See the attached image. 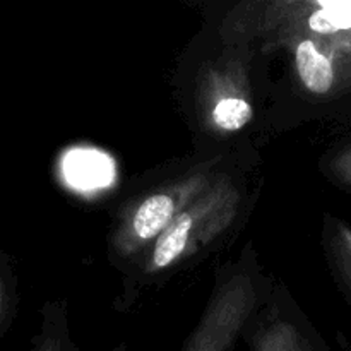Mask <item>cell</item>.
I'll list each match as a JSON object with an SVG mask.
<instances>
[{"instance_id":"cell-1","label":"cell","mask_w":351,"mask_h":351,"mask_svg":"<svg viewBox=\"0 0 351 351\" xmlns=\"http://www.w3.org/2000/svg\"><path fill=\"white\" fill-rule=\"evenodd\" d=\"M245 40L291 55L302 88L317 98L351 91V0H273L235 19Z\"/></svg>"},{"instance_id":"cell-2","label":"cell","mask_w":351,"mask_h":351,"mask_svg":"<svg viewBox=\"0 0 351 351\" xmlns=\"http://www.w3.org/2000/svg\"><path fill=\"white\" fill-rule=\"evenodd\" d=\"M242 194L226 175L216 180L168 226L144 257V273L158 274L215 242L235 221Z\"/></svg>"},{"instance_id":"cell-3","label":"cell","mask_w":351,"mask_h":351,"mask_svg":"<svg viewBox=\"0 0 351 351\" xmlns=\"http://www.w3.org/2000/svg\"><path fill=\"white\" fill-rule=\"evenodd\" d=\"M208 167L168 182L130 206L113 230V250L122 259L147 252L168 226L216 180Z\"/></svg>"},{"instance_id":"cell-4","label":"cell","mask_w":351,"mask_h":351,"mask_svg":"<svg viewBox=\"0 0 351 351\" xmlns=\"http://www.w3.org/2000/svg\"><path fill=\"white\" fill-rule=\"evenodd\" d=\"M197 105L202 125L219 136L240 132L254 119L249 65L240 57H223L201 72Z\"/></svg>"},{"instance_id":"cell-5","label":"cell","mask_w":351,"mask_h":351,"mask_svg":"<svg viewBox=\"0 0 351 351\" xmlns=\"http://www.w3.org/2000/svg\"><path fill=\"white\" fill-rule=\"evenodd\" d=\"M249 341L252 351H328L300 326L280 315L261 322Z\"/></svg>"},{"instance_id":"cell-6","label":"cell","mask_w":351,"mask_h":351,"mask_svg":"<svg viewBox=\"0 0 351 351\" xmlns=\"http://www.w3.org/2000/svg\"><path fill=\"white\" fill-rule=\"evenodd\" d=\"M324 249L335 278L351 304V225L335 216H326Z\"/></svg>"},{"instance_id":"cell-7","label":"cell","mask_w":351,"mask_h":351,"mask_svg":"<svg viewBox=\"0 0 351 351\" xmlns=\"http://www.w3.org/2000/svg\"><path fill=\"white\" fill-rule=\"evenodd\" d=\"M324 168L332 182L341 185L346 191H351V143L335 151L328 158Z\"/></svg>"},{"instance_id":"cell-8","label":"cell","mask_w":351,"mask_h":351,"mask_svg":"<svg viewBox=\"0 0 351 351\" xmlns=\"http://www.w3.org/2000/svg\"><path fill=\"white\" fill-rule=\"evenodd\" d=\"M31 351H77L75 346L69 341L65 331L57 328L47 329L43 335L38 338Z\"/></svg>"},{"instance_id":"cell-9","label":"cell","mask_w":351,"mask_h":351,"mask_svg":"<svg viewBox=\"0 0 351 351\" xmlns=\"http://www.w3.org/2000/svg\"><path fill=\"white\" fill-rule=\"evenodd\" d=\"M348 351H351V348H348Z\"/></svg>"}]
</instances>
